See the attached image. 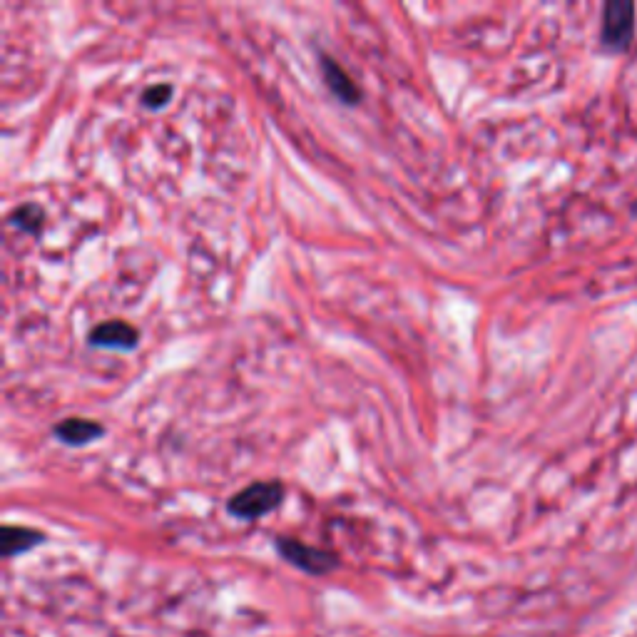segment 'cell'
Listing matches in <instances>:
<instances>
[{
	"label": "cell",
	"instance_id": "cell-1",
	"mask_svg": "<svg viewBox=\"0 0 637 637\" xmlns=\"http://www.w3.org/2000/svg\"><path fill=\"white\" fill-rule=\"evenodd\" d=\"M635 3L630 0H610L603 5L600 18V45L608 53H625L635 40Z\"/></svg>",
	"mask_w": 637,
	"mask_h": 637
},
{
	"label": "cell",
	"instance_id": "cell-2",
	"mask_svg": "<svg viewBox=\"0 0 637 637\" xmlns=\"http://www.w3.org/2000/svg\"><path fill=\"white\" fill-rule=\"evenodd\" d=\"M284 501V486L279 481H262L252 483L244 491L234 493L227 503V511L234 518H242V521H257V518L267 516L274 508H279V503Z\"/></svg>",
	"mask_w": 637,
	"mask_h": 637
},
{
	"label": "cell",
	"instance_id": "cell-3",
	"mask_svg": "<svg viewBox=\"0 0 637 637\" xmlns=\"http://www.w3.org/2000/svg\"><path fill=\"white\" fill-rule=\"evenodd\" d=\"M277 550L282 553L284 560H289V563L297 565L299 570L312 575H326L339 565L334 553L314 548V545L302 543V540L297 538H277Z\"/></svg>",
	"mask_w": 637,
	"mask_h": 637
},
{
	"label": "cell",
	"instance_id": "cell-4",
	"mask_svg": "<svg viewBox=\"0 0 637 637\" xmlns=\"http://www.w3.org/2000/svg\"><path fill=\"white\" fill-rule=\"evenodd\" d=\"M140 341V334L132 324L122 319L105 321L98 324L88 336L90 346H98V349H115V351H132Z\"/></svg>",
	"mask_w": 637,
	"mask_h": 637
},
{
	"label": "cell",
	"instance_id": "cell-5",
	"mask_svg": "<svg viewBox=\"0 0 637 637\" xmlns=\"http://www.w3.org/2000/svg\"><path fill=\"white\" fill-rule=\"evenodd\" d=\"M321 75H324L326 88L331 90V95H334L339 103L344 105L359 103L361 90L356 88V83L349 78V73H346V70L341 68L334 58H329V55H321Z\"/></svg>",
	"mask_w": 637,
	"mask_h": 637
},
{
	"label": "cell",
	"instance_id": "cell-6",
	"mask_svg": "<svg viewBox=\"0 0 637 637\" xmlns=\"http://www.w3.org/2000/svg\"><path fill=\"white\" fill-rule=\"evenodd\" d=\"M53 433L60 443L78 448V446H88V443L98 441V438L105 433V428L100 426L98 421L78 419V416H73V419H65L63 424L55 426Z\"/></svg>",
	"mask_w": 637,
	"mask_h": 637
},
{
	"label": "cell",
	"instance_id": "cell-7",
	"mask_svg": "<svg viewBox=\"0 0 637 637\" xmlns=\"http://www.w3.org/2000/svg\"><path fill=\"white\" fill-rule=\"evenodd\" d=\"M38 543H43V533L30 531V528H20V526H5L3 528V555L5 558L28 553V550L35 548Z\"/></svg>",
	"mask_w": 637,
	"mask_h": 637
},
{
	"label": "cell",
	"instance_id": "cell-8",
	"mask_svg": "<svg viewBox=\"0 0 637 637\" xmlns=\"http://www.w3.org/2000/svg\"><path fill=\"white\" fill-rule=\"evenodd\" d=\"M8 222L28 234H40L43 232V210H40L38 205H23L18 207V210L10 212Z\"/></svg>",
	"mask_w": 637,
	"mask_h": 637
},
{
	"label": "cell",
	"instance_id": "cell-9",
	"mask_svg": "<svg viewBox=\"0 0 637 637\" xmlns=\"http://www.w3.org/2000/svg\"><path fill=\"white\" fill-rule=\"evenodd\" d=\"M170 95H172V85H167V83L150 85V88L142 93V105H145L147 110H160V107L167 105Z\"/></svg>",
	"mask_w": 637,
	"mask_h": 637
},
{
	"label": "cell",
	"instance_id": "cell-10",
	"mask_svg": "<svg viewBox=\"0 0 637 637\" xmlns=\"http://www.w3.org/2000/svg\"><path fill=\"white\" fill-rule=\"evenodd\" d=\"M633 214H635V217H637V200L633 202Z\"/></svg>",
	"mask_w": 637,
	"mask_h": 637
}]
</instances>
